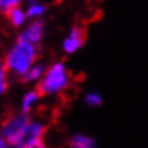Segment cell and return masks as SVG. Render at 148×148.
<instances>
[{
	"instance_id": "13",
	"label": "cell",
	"mask_w": 148,
	"mask_h": 148,
	"mask_svg": "<svg viewBox=\"0 0 148 148\" xmlns=\"http://www.w3.org/2000/svg\"><path fill=\"white\" fill-rule=\"evenodd\" d=\"M44 10H45V8H44L43 5L38 4V3L34 4V5H29V9L27 12V16H29V18H38L44 13Z\"/></svg>"
},
{
	"instance_id": "14",
	"label": "cell",
	"mask_w": 148,
	"mask_h": 148,
	"mask_svg": "<svg viewBox=\"0 0 148 148\" xmlns=\"http://www.w3.org/2000/svg\"><path fill=\"white\" fill-rule=\"evenodd\" d=\"M86 101H87V103H88L89 106L97 107V106H99V104L102 103V98H101V95H99L98 93H94V92H92V93L87 94Z\"/></svg>"
},
{
	"instance_id": "7",
	"label": "cell",
	"mask_w": 148,
	"mask_h": 148,
	"mask_svg": "<svg viewBox=\"0 0 148 148\" xmlns=\"http://www.w3.org/2000/svg\"><path fill=\"white\" fill-rule=\"evenodd\" d=\"M95 142L93 138L88 136L78 134L74 136L72 140H70V148H94Z\"/></svg>"
},
{
	"instance_id": "16",
	"label": "cell",
	"mask_w": 148,
	"mask_h": 148,
	"mask_svg": "<svg viewBox=\"0 0 148 148\" xmlns=\"http://www.w3.org/2000/svg\"><path fill=\"white\" fill-rule=\"evenodd\" d=\"M0 148H9L8 144H6V142H5V139L3 138L1 134H0Z\"/></svg>"
},
{
	"instance_id": "11",
	"label": "cell",
	"mask_w": 148,
	"mask_h": 148,
	"mask_svg": "<svg viewBox=\"0 0 148 148\" xmlns=\"http://www.w3.org/2000/svg\"><path fill=\"white\" fill-rule=\"evenodd\" d=\"M20 1L21 0H0V12L4 14H8L13 9L18 8Z\"/></svg>"
},
{
	"instance_id": "6",
	"label": "cell",
	"mask_w": 148,
	"mask_h": 148,
	"mask_svg": "<svg viewBox=\"0 0 148 148\" xmlns=\"http://www.w3.org/2000/svg\"><path fill=\"white\" fill-rule=\"evenodd\" d=\"M43 33H44L43 21L36 20V21H34V23H32L30 25H29V28L27 29V30H24L23 33H21L19 39L25 40V42L32 43V44H34V45H36V44L40 42V39H42Z\"/></svg>"
},
{
	"instance_id": "17",
	"label": "cell",
	"mask_w": 148,
	"mask_h": 148,
	"mask_svg": "<svg viewBox=\"0 0 148 148\" xmlns=\"http://www.w3.org/2000/svg\"><path fill=\"white\" fill-rule=\"evenodd\" d=\"M38 3V0H29V4L30 5H34V4H36Z\"/></svg>"
},
{
	"instance_id": "5",
	"label": "cell",
	"mask_w": 148,
	"mask_h": 148,
	"mask_svg": "<svg viewBox=\"0 0 148 148\" xmlns=\"http://www.w3.org/2000/svg\"><path fill=\"white\" fill-rule=\"evenodd\" d=\"M44 132H45V127H44L42 123L30 121L27 127V131H25V136L23 139V148L42 140Z\"/></svg>"
},
{
	"instance_id": "1",
	"label": "cell",
	"mask_w": 148,
	"mask_h": 148,
	"mask_svg": "<svg viewBox=\"0 0 148 148\" xmlns=\"http://www.w3.org/2000/svg\"><path fill=\"white\" fill-rule=\"evenodd\" d=\"M36 57V45L28 43L25 40L18 39L16 44L10 50L5 59V66L9 72L19 77H25Z\"/></svg>"
},
{
	"instance_id": "8",
	"label": "cell",
	"mask_w": 148,
	"mask_h": 148,
	"mask_svg": "<svg viewBox=\"0 0 148 148\" xmlns=\"http://www.w3.org/2000/svg\"><path fill=\"white\" fill-rule=\"evenodd\" d=\"M40 97L39 92L38 90H33V92H29V93H27L24 95L23 98V102H21V110H23V113L25 114L28 112L29 109H30V107L34 104V103L38 101Z\"/></svg>"
},
{
	"instance_id": "12",
	"label": "cell",
	"mask_w": 148,
	"mask_h": 148,
	"mask_svg": "<svg viewBox=\"0 0 148 148\" xmlns=\"http://www.w3.org/2000/svg\"><path fill=\"white\" fill-rule=\"evenodd\" d=\"M8 69L5 65H0V94H3L8 88Z\"/></svg>"
},
{
	"instance_id": "3",
	"label": "cell",
	"mask_w": 148,
	"mask_h": 148,
	"mask_svg": "<svg viewBox=\"0 0 148 148\" xmlns=\"http://www.w3.org/2000/svg\"><path fill=\"white\" fill-rule=\"evenodd\" d=\"M29 122L28 116L24 113L9 117L4 122L1 136L9 148H23V139Z\"/></svg>"
},
{
	"instance_id": "15",
	"label": "cell",
	"mask_w": 148,
	"mask_h": 148,
	"mask_svg": "<svg viewBox=\"0 0 148 148\" xmlns=\"http://www.w3.org/2000/svg\"><path fill=\"white\" fill-rule=\"evenodd\" d=\"M25 148H47V146L43 143V140H39V142L33 143V144H30V146H28Z\"/></svg>"
},
{
	"instance_id": "10",
	"label": "cell",
	"mask_w": 148,
	"mask_h": 148,
	"mask_svg": "<svg viewBox=\"0 0 148 148\" xmlns=\"http://www.w3.org/2000/svg\"><path fill=\"white\" fill-rule=\"evenodd\" d=\"M44 65L39 64V65H33L30 69H29V72L25 74V80H36L39 78H43L44 75Z\"/></svg>"
},
{
	"instance_id": "2",
	"label": "cell",
	"mask_w": 148,
	"mask_h": 148,
	"mask_svg": "<svg viewBox=\"0 0 148 148\" xmlns=\"http://www.w3.org/2000/svg\"><path fill=\"white\" fill-rule=\"evenodd\" d=\"M69 84V74L63 63H55L44 73L43 78L38 84L40 95L55 94L65 89Z\"/></svg>"
},
{
	"instance_id": "9",
	"label": "cell",
	"mask_w": 148,
	"mask_h": 148,
	"mask_svg": "<svg viewBox=\"0 0 148 148\" xmlns=\"http://www.w3.org/2000/svg\"><path fill=\"white\" fill-rule=\"evenodd\" d=\"M8 15H9V20L12 21V24L15 25V27H20L25 21V18H27V14L19 8L13 9L12 12L8 13Z\"/></svg>"
},
{
	"instance_id": "4",
	"label": "cell",
	"mask_w": 148,
	"mask_h": 148,
	"mask_svg": "<svg viewBox=\"0 0 148 148\" xmlns=\"http://www.w3.org/2000/svg\"><path fill=\"white\" fill-rule=\"evenodd\" d=\"M84 40H86V32H84V29L75 27L70 30L69 35L63 42V48H64L66 53H74L84 44Z\"/></svg>"
}]
</instances>
